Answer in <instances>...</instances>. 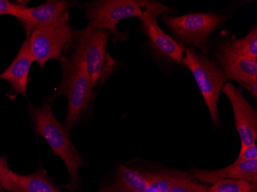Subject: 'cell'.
Segmentation results:
<instances>
[{"mask_svg":"<svg viewBox=\"0 0 257 192\" xmlns=\"http://www.w3.org/2000/svg\"><path fill=\"white\" fill-rule=\"evenodd\" d=\"M81 9L84 11L89 24L110 33L113 44L128 38V32L122 33L117 30L121 20L148 16L157 17L176 13L173 7L154 0H97L82 4Z\"/></svg>","mask_w":257,"mask_h":192,"instance_id":"obj_1","label":"cell"},{"mask_svg":"<svg viewBox=\"0 0 257 192\" xmlns=\"http://www.w3.org/2000/svg\"><path fill=\"white\" fill-rule=\"evenodd\" d=\"M58 61L61 66L63 77L60 86L49 100L53 102L60 95L67 98L68 112L63 125L69 131L92 102L95 86L86 63L74 55H70L69 58L62 56Z\"/></svg>","mask_w":257,"mask_h":192,"instance_id":"obj_2","label":"cell"},{"mask_svg":"<svg viewBox=\"0 0 257 192\" xmlns=\"http://www.w3.org/2000/svg\"><path fill=\"white\" fill-rule=\"evenodd\" d=\"M110 33L88 24L82 30H74L71 41L66 51L73 50L71 54L84 62L94 86L103 84L111 77L117 62L107 51V43Z\"/></svg>","mask_w":257,"mask_h":192,"instance_id":"obj_3","label":"cell"},{"mask_svg":"<svg viewBox=\"0 0 257 192\" xmlns=\"http://www.w3.org/2000/svg\"><path fill=\"white\" fill-rule=\"evenodd\" d=\"M30 112L37 135L43 137L53 153L66 164L70 177L68 188L76 189L79 185V168L83 165V159L73 145L69 131L55 118L50 104L30 106Z\"/></svg>","mask_w":257,"mask_h":192,"instance_id":"obj_4","label":"cell"},{"mask_svg":"<svg viewBox=\"0 0 257 192\" xmlns=\"http://www.w3.org/2000/svg\"><path fill=\"white\" fill-rule=\"evenodd\" d=\"M229 17L227 14L196 13L177 17L163 15L160 21L173 33L175 40L206 56L209 53L210 36L224 25Z\"/></svg>","mask_w":257,"mask_h":192,"instance_id":"obj_5","label":"cell"},{"mask_svg":"<svg viewBox=\"0 0 257 192\" xmlns=\"http://www.w3.org/2000/svg\"><path fill=\"white\" fill-rule=\"evenodd\" d=\"M182 64L193 73L216 128L219 124V95L227 81L224 72L213 59H209L193 48H186Z\"/></svg>","mask_w":257,"mask_h":192,"instance_id":"obj_6","label":"cell"},{"mask_svg":"<svg viewBox=\"0 0 257 192\" xmlns=\"http://www.w3.org/2000/svg\"><path fill=\"white\" fill-rule=\"evenodd\" d=\"M69 10H66L51 23L39 27L30 37L33 61L43 69L49 60H59L72 40L74 30L69 24Z\"/></svg>","mask_w":257,"mask_h":192,"instance_id":"obj_7","label":"cell"},{"mask_svg":"<svg viewBox=\"0 0 257 192\" xmlns=\"http://www.w3.org/2000/svg\"><path fill=\"white\" fill-rule=\"evenodd\" d=\"M230 35V34H229ZM213 61L223 69L227 80H233L257 99V59L242 57L232 51L229 38L209 41Z\"/></svg>","mask_w":257,"mask_h":192,"instance_id":"obj_8","label":"cell"},{"mask_svg":"<svg viewBox=\"0 0 257 192\" xmlns=\"http://www.w3.org/2000/svg\"><path fill=\"white\" fill-rule=\"evenodd\" d=\"M221 92L229 99L234 115L235 127L241 141V148L254 145L257 139V112L244 97L242 91L226 82Z\"/></svg>","mask_w":257,"mask_h":192,"instance_id":"obj_9","label":"cell"},{"mask_svg":"<svg viewBox=\"0 0 257 192\" xmlns=\"http://www.w3.org/2000/svg\"><path fill=\"white\" fill-rule=\"evenodd\" d=\"M139 20L141 31L148 39L147 45L152 53L167 61L182 64L186 46L172 38L159 27L157 17L148 16Z\"/></svg>","mask_w":257,"mask_h":192,"instance_id":"obj_10","label":"cell"},{"mask_svg":"<svg viewBox=\"0 0 257 192\" xmlns=\"http://www.w3.org/2000/svg\"><path fill=\"white\" fill-rule=\"evenodd\" d=\"M75 5L76 2L64 0H48L43 5L32 8L18 4L16 18L23 24L27 37H30L35 30L51 23Z\"/></svg>","mask_w":257,"mask_h":192,"instance_id":"obj_11","label":"cell"},{"mask_svg":"<svg viewBox=\"0 0 257 192\" xmlns=\"http://www.w3.org/2000/svg\"><path fill=\"white\" fill-rule=\"evenodd\" d=\"M190 172L202 183L213 184L220 179H236L257 184V159L242 161L237 157L236 161L219 170L192 168Z\"/></svg>","mask_w":257,"mask_h":192,"instance_id":"obj_12","label":"cell"},{"mask_svg":"<svg viewBox=\"0 0 257 192\" xmlns=\"http://www.w3.org/2000/svg\"><path fill=\"white\" fill-rule=\"evenodd\" d=\"M30 47V37H27L20 48L17 57L10 66L0 74V79L7 81L12 90L27 97L29 73L33 63Z\"/></svg>","mask_w":257,"mask_h":192,"instance_id":"obj_13","label":"cell"},{"mask_svg":"<svg viewBox=\"0 0 257 192\" xmlns=\"http://www.w3.org/2000/svg\"><path fill=\"white\" fill-rule=\"evenodd\" d=\"M3 186L7 192H60L42 167L29 175H22L10 170Z\"/></svg>","mask_w":257,"mask_h":192,"instance_id":"obj_14","label":"cell"},{"mask_svg":"<svg viewBox=\"0 0 257 192\" xmlns=\"http://www.w3.org/2000/svg\"><path fill=\"white\" fill-rule=\"evenodd\" d=\"M147 184V177L141 171L119 165L114 182L101 188L103 192H144Z\"/></svg>","mask_w":257,"mask_h":192,"instance_id":"obj_15","label":"cell"},{"mask_svg":"<svg viewBox=\"0 0 257 192\" xmlns=\"http://www.w3.org/2000/svg\"><path fill=\"white\" fill-rule=\"evenodd\" d=\"M141 173L148 181L144 192H167L183 172L176 170H163L154 172L141 171Z\"/></svg>","mask_w":257,"mask_h":192,"instance_id":"obj_16","label":"cell"},{"mask_svg":"<svg viewBox=\"0 0 257 192\" xmlns=\"http://www.w3.org/2000/svg\"><path fill=\"white\" fill-rule=\"evenodd\" d=\"M229 44L232 51L242 57L257 59V27H253L241 39H236L234 35L230 34Z\"/></svg>","mask_w":257,"mask_h":192,"instance_id":"obj_17","label":"cell"},{"mask_svg":"<svg viewBox=\"0 0 257 192\" xmlns=\"http://www.w3.org/2000/svg\"><path fill=\"white\" fill-rule=\"evenodd\" d=\"M256 191V185L236 179L224 178L213 183L212 187H208L206 192H252Z\"/></svg>","mask_w":257,"mask_h":192,"instance_id":"obj_18","label":"cell"},{"mask_svg":"<svg viewBox=\"0 0 257 192\" xmlns=\"http://www.w3.org/2000/svg\"><path fill=\"white\" fill-rule=\"evenodd\" d=\"M208 187L196 181L191 174L183 172L167 192H206Z\"/></svg>","mask_w":257,"mask_h":192,"instance_id":"obj_19","label":"cell"},{"mask_svg":"<svg viewBox=\"0 0 257 192\" xmlns=\"http://www.w3.org/2000/svg\"><path fill=\"white\" fill-rule=\"evenodd\" d=\"M18 4H14L8 0H0V16L10 15L16 17Z\"/></svg>","mask_w":257,"mask_h":192,"instance_id":"obj_20","label":"cell"},{"mask_svg":"<svg viewBox=\"0 0 257 192\" xmlns=\"http://www.w3.org/2000/svg\"><path fill=\"white\" fill-rule=\"evenodd\" d=\"M239 158L242 161L257 159V146L255 144L240 148L239 155Z\"/></svg>","mask_w":257,"mask_h":192,"instance_id":"obj_21","label":"cell"},{"mask_svg":"<svg viewBox=\"0 0 257 192\" xmlns=\"http://www.w3.org/2000/svg\"><path fill=\"white\" fill-rule=\"evenodd\" d=\"M9 171L10 169H9L7 158L1 157L0 158V192H5L3 184Z\"/></svg>","mask_w":257,"mask_h":192,"instance_id":"obj_22","label":"cell"},{"mask_svg":"<svg viewBox=\"0 0 257 192\" xmlns=\"http://www.w3.org/2000/svg\"><path fill=\"white\" fill-rule=\"evenodd\" d=\"M98 192H103V191H102V189L100 188V190H99V191H98Z\"/></svg>","mask_w":257,"mask_h":192,"instance_id":"obj_23","label":"cell"}]
</instances>
